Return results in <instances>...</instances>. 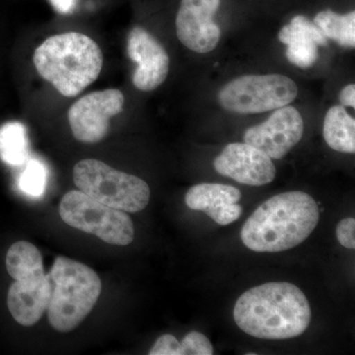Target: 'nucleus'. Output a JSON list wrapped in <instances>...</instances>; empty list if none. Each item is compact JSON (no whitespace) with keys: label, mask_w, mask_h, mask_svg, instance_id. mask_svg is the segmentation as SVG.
<instances>
[{"label":"nucleus","mask_w":355,"mask_h":355,"mask_svg":"<svg viewBox=\"0 0 355 355\" xmlns=\"http://www.w3.org/2000/svg\"><path fill=\"white\" fill-rule=\"evenodd\" d=\"M235 323L247 335L287 340L302 335L311 322L309 301L289 282H268L242 294L233 311Z\"/></svg>","instance_id":"f257e3e1"},{"label":"nucleus","mask_w":355,"mask_h":355,"mask_svg":"<svg viewBox=\"0 0 355 355\" xmlns=\"http://www.w3.org/2000/svg\"><path fill=\"white\" fill-rule=\"evenodd\" d=\"M319 207L304 191H288L261 203L245 222L243 244L259 253H277L304 242L318 225Z\"/></svg>","instance_id":"f03ea898"},{"label":"nucleus","mask_w":355,"mask_h":355,"mask_svg":"<svg viewBox=\"0 0 355 355\" xmlns=\"http://www.w3.org/2000/svg\"><path fill=\"white\" fill-rule=\"evenodd\" d=\"M35 67L64 97H76L101 73L103 53L97 43L77 32L55 35L36 49Z\"/></svg>","instance_id":"7ed1b4c3"},{"label":"nucleus","mask_w":355,"mask_h":355,"mask_svg":"<svg viewBox=\"0 0 355 355\" xmlns=\"http://www.w3.org/2000/svg\"><path fill=\"white\" fill-rule=\"evenodd\" d=\"M49 275L53 282L49 322L55 331L69 333L92 311L101 294V279L92 268L67 257L55 259Z\"/></svg>","instance_id":"20e7f679"},{"label":"nucleus","mask_w":355,"mask_h":355,"mask_svg":"<svg viewBox=\"0 0 355 355\" xmlns=\"http://www.w3.org/2000/svg\"><path fill=\"white\" fill-rule=\"evenodd\" d=\"M73 181L89 197L125 212L141 211L150 200V189L144 180L118 171L96 159L77 163Z\"/></svg>","instance_id":"39448f33"},{"label":"nucleus","mask_w":355,"mask_h":355,"mask_svg":"<svg viewBox=\"0 0 355 355\" xmlns=\"http://www.w3.org/2000/svg\"><path fill=\"white\" fill-rule=\"evenodd\" d=\"M297 84L282 74H249L229 81L217 95L219 104L230 113L251 114L275 111L297 98Z\"/></svg>","instance_id":"423d86ee"},{"label":"nucleus","mask_w":355,"mask_h":355,"mask_svg":"<svg viewBox=\"0 0 355 355\" xmlns=\"http://www.w3.org/2000/svg\"><path fill=\"white\" fill-rule=\"evenodd\" d=\"M58 211L67 225L97 236L108 244L128 246L135 238L132 220L125 211L98 202L83 191L65 193Z\"/></svg>","instance_id":"0eeeda50"},{"label":"nucleus","mask_w":355,"mask_h":355,"mask_svg":"<svg viewBox=\"0 0 355 355\" xmlns=\"http://www.w3.org/2000/svg\"><path fill=\"white\" fill-rule=\"evenodd\" d=\"M125 97L118 89L96 91L77 100L69 111L73 137L78 141L96 144L108 135L110 120L123 110Z\"/></svg>","instance_id":"6e6552de"},{"label":"nucleus","mask_w":355,"mask_h":355,"mask_svg":"<svg viewBox=\"0 0 355 355\" xmlns=\"http://www.w3.org/2000/svg\"><path fill=\"white\" fill-rule=\"evenodd\" d=\"M275 111L263 123L248 128L244 140L270 158L280 160L302 139L304 121L298 110L288 105Z\"/></svg>","instance_id":"1a4fd4ad"},{"label":"nucleus","mask_w":355,"mask_h":355,"mask_svg":"<svg viewBox=\"0 0 355 355\" xmlns=\"http://www.w3.org/2000/svg\"><path fill=\"white\" fill-rule=\"evenodd\" d=\"M220 0H182L176 17L178 39L189 50L207 53L216 50L221 30L214 17Z\"/></svg>","instance_id":"9d476101"},{"label":"nucleus","mask_w":355,"mask_h":355,"mask_svg":"<svg viewBox=\"0 0 355 355\" xmlns=\"http://www.w3.org/2000/svg\"><path fill=\"white\" fill-rule=\"evenodd\" d=\"M128 55L137 64L132 76L135 88L144 92L162 85L169 74L170 58L153 35L137 26L128 38Z\"/></svg>","instance_id":"9b49d317"},{"label":"nucleus","mask_w":355,"mask_h":355,"mask_svg":"<svg viewBox=\"0 0 355 355\" xmlns=\"http://www.w3.org/2000/svg\"><path fill=\"white\" fill-rule=\"evenodd\" d=\"M216 172L248 186L272 183L277 175L272 159L247 144H229L214 160Z\"/></svg>","instance_id":"f8f14e48"},{"label":"nucleus","mask_w":355,"mask_h":355,"mask_svg":"<svg viewBox=\"0 0 355 355\" xmlns=\"http://www.w3.org/2000/svg\"><path fill=\"white\" fill-rule=\"evenodd\" d=\"M51 291L50 275L44 272L15 280L7 296V305L14 320L24 327L38 323L48 309Z\"/></svg>","instance_id":"ddd939ff"},{"label":"nucleus","mask_w":355,"mask_h":355,"mask_svg":"<svg viewBox=\"0 0 355 355\" xmlns=\"http://www.w3.org/2000/svg\"><path fill=\"white\" fill-rule=\"evenodd\" d=\"M279 41L286 44V58L291 64L309 69L319 58V46L328 44L326 37L307 17L297 15L282 27Z\"/></svg>","instance_id":"4468645a"},{"label":"nucleus","mask_w":355,"mask_h":355,"mask_svg":"<svg viewBox=\"0 0 355 355\" xmlns=\"http://www.w3.org/2000/svg\"><path fill=\"white\" fill-rule=\"evenodd\" d=\"M324 141L338 153H355V121L342 105H336L324 116Z\"/></svg>","instance_id":"2eb2a0df"},{"label":"nucleus","mask_w":355,"mask_h":355,"mask_svg":"<svg viewBox=\"0 0 355 355\" xmlns=\"http://www.w3.org/2000/svg\"><path fill=\"white\" fill-rule=\"evenodd\" d=\"M241 191L229 184L203 183L191 187L184 197L186 205L193 210L209 214L222 205L237 203Z\"/></svg>","instance_id":"dca6fc26"},{"label":"nucleus","mask_w":355,"mask_h":355,"mask_svg":"<svg viewBox=\"0 0 355 355\" xmlns=\"http://www.w3.org/2000/svg\"><path fill=\"white\" fill-rule=\"evenodd\" d=\"M6 268L15 280L44 273L43 259L38 248L27 241L14 243L7 252Z\"/></svg>","instance_id":"f3484780"},{"label":"nucleus","mask_w":355,"mask_h":355,"mask_svg":"<svg viewBox=\"0 0 355 355\" xmlns=\"http://www.w3.org/2000/svg\"><path fill=\"white\" fill-rule=\"evenodd\" d=\"M0 158L11 166L25 164L29 159L27 128L19 121L0 127Z\"/></svg>","instance_id":"a211bd4d"},{"label":"nucleus","mask_w":355,"mask_h":355,"mask_svg":"<svg viewBox=\"0 0 355 355\" xmlns=\"http://www.w3.org/2000/svg\"><path fill=\"white\" fill-rule=\"evenodd\" d=\"M313 23L327 39L345 48H354L355 11L342 15L328 9L318 13Z\"/></svg>","instance_id":"6ab92c4d"},{"label":"nucleus","mask_w":355,"mask_h":355,"mask_svg":"<svg viewBox=\"0 0 355 355\" xmlns=\"http://www.w3.org/2000/svg\"><path fill=\"white\" fill-rule=\"evenodd\" d=\"M48 180V170L38 159H30L20 175L18 186L25 195L33 198L43 196Z\"/></svg>","instance_id":"aec40b11"},{"label":"nucleus","mask_w":355,"mask_h":355,"mask_svg":"<svg viewBox=\"0 0 355 355\" xmlns=\"http://www.w3.org/2000/svg\"><path fill=\"white\" fill-rule=\"evenodd\" d=\"M182 355H212L214 347L209 338L200 331H193L181 342Z\"/></svg>","instance_id":"412c9836"},{"label":"nucleus","mask_w":355,"mask_h":355,"mask_svg":"<svg viewBox=\"0 0 355 355\" xmlns=\"http://www.w3.org/2000/svg\"><path fill=\"white\" fill-rule=\"evenodd\" d=\"M241 214V205H237V203H227V205H222L212 210L207 216L219 225H228L239 219Z\"/></svg>","instance_id":"4be33fe9"},{"label":"nucleus","mask_w":355,"mask_h":355,"mask_svg":"<svg viewBox=\"0 0 355 355\" xmlns=\"http://www.w3.org/2000/svg\"><path fill=\"white\" fill-rule=\"evenodd\" d=\"M150 355H182L181 343L172 335L160 336L149 352Z\"/></svg>","instance_id":"5701e85b"},{"label":"nucleus","mask_w":355,"mask_h":355,"mask_svg":"<svg viewBox=\"0 0 355 355\" xmlns=\"http://www.w3.org/2000/svg\"><path fill=\"white\" fill-rule=\"evenodd\" d=\"M336 235L342 246L347 249H354L355 219L352 217L343 219L336 226Z\"/></svg>","instance_id":"b1692460"},{"label":"nucleus","mask_w":355,"mask_h":355,"mask_svg":"<svg viewBox=\"0 0 355 355\" xmlns=\"http://www.w3.org/2000/svg\"><path fill=\"white\" fill-rule=\"evenodd\" d=\"M58 13L70 14L76 10L79 0H49Z\"/></svg>","instance_id":"393cba45"},{"label":"nucleus","mask_w":355,"mask_h":355,"mask_svg":"<svg viewBox=\"0 0 355 355\" xmlns=\"http://www.w3.org/2000/svg\"><path fill=\"white\" fill-rule=\"evenodd\" d=\"M340 101L343 107H352L355 108V85L354 84H349L340 91Z\"/></svg>","instance_id":"a878e982"}]
</instances>
